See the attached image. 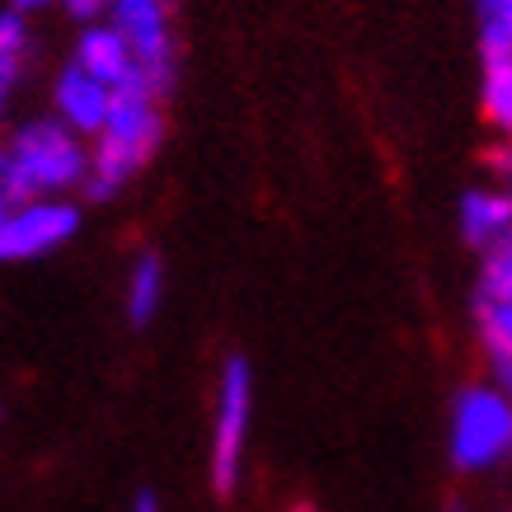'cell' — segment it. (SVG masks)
<instances>
[{
	"instance_id": "6da1fadb",
	"label": "cell",
	"mask_w": 512,
	"mask_h": 512,
	"mask_svg": "<svg viewBox=\"0 0 512 512\" xmlns=\"http://www.w3.org/2000/svg\"><path fill=\"white\" fill-rule=\"evenodd\" d=\"M160 99L151 94V85L141 76H127L118 90L109 94V118L99 127L94 137V151H90V170H85V193L94 202L113 198L118 188L132 179V174L156 156L160 146Z\"/></svg>"
},
{
	"instance_id": "7a4b0ae2",
	"label": "cell",
	"mask_w": 512,
	"mask_h": 512,
	"mask_svg": "<svg viewBox=\"0 0 512 512\" xmlns=\"http://www.w3.org/2000/svg\"><path fill=\"white\" fill-rule=\"evenodd\" d=\"M90 170V151L80 146V137L71 127H62L57 118H33L10 137L5 146V202H33V198H62L66 188L85 184Z\"/></svg>"
},
{
	"instance_id": "3957f363",
	"label": "cell",
	"mask_w": 512,
	"mask_h": 512,
	"mask_svg": "<svg viewBox=\"0 0 512 512\" xmlns=\"http://www.w3.org/2000/svg\"><path fill=\"white\" fill-rule=\"evenodd\" d=\"M512 461V400L498 386H466L451 404V466L494 470Z\"/></svg>"
},
{
	"instance_id": "277c9868",
	"label": "cell",
	"mask_w": 512,
	"mask_h": 512,
	"mask_svg": "<svg viewBox=\"0 0 512 512\" xmlns=\"http://www.w3.org/2000/svg\"><path fill=\"white\" fill-rule=\"evenodd\" d=\"M109 24L132 52L137 76L151 85V94H170L174 71H179V52H174V29H170V5L165 0H113Z\"/></svg>"
},
{
	"instance_id": "5b68a950",
	"label": "cell",
	"mask_w": 512,
	"mask_h": 512,
	"mask_svg": "<svg viewBox=\"0 0 512 512\" xmlns=\"http://www.w3.org/2000/svg\"><path fill=\"white\" fill-rule=\"evenodd\" d=\"M80 231L76 202L66 198H33L0 212V264H24L62 249Z\"/></svg>"
},
{
	"instance_id": "8992f818",
	"label": "cell",
	"mask_w": 512,
	"mask_h": 512,
	"mask_svg": "<svg viewBox=\"0 0 512 512\" xmlns=\"http://www.w3.org/2000/svg\"><path fill=\"white\" fill-rule=\"evenodd\" d=\"M249 409H254V376H249L245 357H231V362L221 367L217 428H212V489H217V494H231L235 484H240Z\"/></svg>"
},
{
	"instance_id": "52a82bcc",
	"label": "cell",
	"mask_w": 512,
	"mask_h": 512,
	"mask_svg": "<svg viewBox=\"0 0 512 512\" xmlns=\"http://www.w3.org/2000/svg\"><path fill=\"white\" fill-rule=\"evenodd\" d=\"M109 85L85 76L80 66H66L57 85H52V104H57V123L71 127L76 137H99V127L109 118Z\"/></svg>"
},
{
	"instance_id": "ba28073f",
	"label": "cell",
	"mask_w": 512,
	"mask_h": 512,
	"mask_svg": "<svg viewBox=\"0 0 512 512\" xmlns=\"http://www.w3.org/2000/svg\"><path fill=\"white\" fill-rule=\"evenodd\" d=\"M71 66H80L85 76H94L99 85H109V90H118L127 76H137L127 43L118 38L113 24H104V19H99V24H85V33L76 38V57H71Z\"/></svg>"
},
{
	"instance_id": "9c48e42d",
	"label": "cell",
	"mask_w": 512,
	"mask_h": 512,
	"mask_svg": "<svg viewBox=\"0 0 512 512\" xmlns=\"http://www.w3.org/2000/svg\"><path fill=\"white\" fill-rule=\"evenodd\" d=\"M456 226H461V240L480 254L498 245L512 226V188H470L456 207Z\"/></svg>"
},
{
	"instance_id": "30bf717a",
	"label": "cell",
	"mask_w": 512,
	"mask_h": 512,
	"mask_svg": "<svg viewBox=\"0 0 512 512\" xmlns=\"http://www.w3.org/2000/svg\"><path fill=\"white\" fill-rule=\"evenodd\" d=\"M160 301H165V264L160 254H137V264L127 273V320L146 329L156 320Z\"/></svg>"
},
{
	"instance_id": "8fae6325",
	"label": "cell",
	"mask_w": 512,
	"mask_h": 512,
	"mask_svg": "<svg viewBox=\"0 0 512 512\" xmlns=\"http://www.w3.org/2000/svg\"><path fill=\"white\" fill-rule=\"evenodd\" d=\"M484 118L503 141H512V62H484V85H480Z\"/></svg>"
},
{
	"instance_id": "7c38bea8",
	"label": "cell",
	"mask_w": 512,
	"mask_h": 512,
	"mask_svg": "<svg viewBox=\"0 0 512 512\" xmlns=\"http://www.w3.org/2000/svg\"><path fill=\"white\" fill-rule=\"evenodd\" d=\"M484 62H512V0H475Z\"/></svg>"
},
{
	"instance_id": "4fadbf2b",
	"label": "cell",
	"mask_w": 512,
	"mask_h": 512,
	"mask_svg": "<svg viewBox=\"0 0 512 512\" xmlns=\"http://www.w3.org/2000/svg\"><path fill=\"white\" fill-rule=\"evenodd\" d=\"M475 325L489 362H508L512 357V306L508 301H475Z\"/></svg>"
},
{
	"instance_id": "5bb4252c",
	"label": "cell",
	"mask_w": 512,
	"mask_h": 512,
	"mask_svg": "<svg viewBox=\"0 0 512 512\" xmlns=\"http://www.w3.org/2000/svg\"><path fill=\"white\" fill-rule=\"evenodd\" d=\"M475 301H508L512 306V226L498 245L484 249V268H480V292Z\"/></svg>"
},
{
	"instance_id": "9a60e30c",
	"label": "cell",
	"mask_w": 512,
	"mask_h": 512,
	"mask_svg": "<svg viewBox=\"0 0 512 512\" xmlns=\"http://www.w3.org/2000/svg\"><path fill=\"white\" fill-rule=\"evenodd\" d=\"M29 47V19L19 10H0V57H24Z\"/></svg>"
},
{
	"instance_id": "2e32d148",
	"label": "cell",
	"mask_w": 512,
	"mask_h": 512,
	"mask_svg": "<svg viewBox=\"0 0 512 512\" xmlns=\"http://www.w3.org/2000/svg\"><path fill=\"white\" fill-rule=\"evenodd\" d=\"M484 165H489V174L498 179V188H512V141H498L494 151L484 156Z\"/></svg>"
},
{
	"instance_id": "e0dca14e",
	"label": "cell",
	"mask_w": 512,
	"mask_h": 512,
	"mask_svg": "<svg viewBox=\"0 0 512 512\" xmlns=\"http://www.w3.org/2000/svg\"><path fill=\"white\" fill-rule=\"evenodd\" d=\"M62 5H66V15L80 19V24H99V19L109 15L113 0H62Z\"/></svg>"
},
{
	"instance_id": "ac0fdd59",
	"label": "cell",
	"mask_w": 512,
	"mask_h": 512,
	"mask_svg": "<svg viewBox=\"0 0 512 512\" xmlns=\"http://www.w3.org/2000/svg\"><path fill=\"white\" fill-rule=\"evenodd\" d=\"M19 85V57H0V113L10 104V94Z\"/></svg>"
},
{
	"instance_id": "d6986e66",
	"label": "cell",
	"mask_w": 512,
	"mask_h": 512,
	"mask_svg": "<svg viewBox=\"0 0 512 512\" xmlns=\"http://www.w3.org/2000/svg\"><path fill=\"white\" fill-rule=\"evenodd\" d=\"M494 386L512 400V357H508V362H494Z\"/></svg>"
},
{
	"instance_id": "ffe728a7",
	"label": "cell",
	"mask_w": 512,
	"mask_h": 512,
	"mask_svg": "<svg viewBox=\"0 0 512 512\" xmlns=\"http://www.w3.org/2000/svg\"><path fill=\"white\" fill-rule=\"evenodd\" d=\"M127 512H160V498L151 494V489H137V498H132V508Z\"/></svg>"
},
{
	"instance_id": "44dd1931",
	"label": "cell",
	"mask_w": 512,
	"mask_h": 512,
	"mask_svg": "<svg viewBox=\"0 0 512 512\" xmlns=\"http://www.w3.org/2000/svg\"><path fill=\"white\" fill-rule=\"evenodd\" d=\"M47 5H52V0H15V5H10V10H19V15L29 19L33 10H47Z\"/></svg>"
},
{
	"instance_id": "7402d4cb",
	"label": "cell",
	"mask_w": 512,
	"mask_h": 512,
	"mask_svg": "<svg viewBox=\"0 0 512 512\" xmlns=\"http://www.w3.org/2000/svg\"><path fill=\"white\" fill-rule=\"evenodd\" d=\"M292 512H320V508H311V503H296V508Z\"/></svg>"
},
{
	"instance_id": "603a6c76",
	"label": "cell",
	"mask_w": 512,
	"mask_h": 512,
	"mask_svg": "<svg viewBox=\"0 0 512 512\" xmlns=\"http://www.w3.org/2000/svg\"><path fill=\"white\" fill-rule=\"evenodd\" d=\"M165 5H174V0H165Z\"/></svg>"
}]
</instances>
